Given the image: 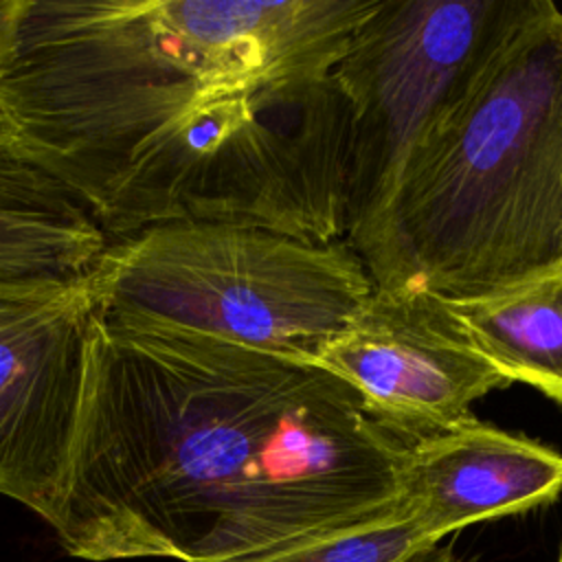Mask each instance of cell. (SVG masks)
<instances>
[{
  "mask_svg": "<svg viewBox=\"0 0 562 562\" xmlns=\"http://www.w3.org/2000/svg\"><path fill=\"white\" fill-rule=\"evenodd\" d=\"M404 459L327 369L97 314L53 529L92 562H239L402 509Z\"/></svg>",
  "mask_w": 562,
  "mask_h": 562,
  "instance_id": "6da1fadb",
  "label": "cell"
},
{
  "mask_svg": "<svg viewBox=\"0 0 562 562\" xmlns=\"http://www.w3.org/2000/svg\"><path fill=\"white\" fill-rule=\"evenodd\" d=\"M382 290L450 301L562 268V9L514 0L479 64L419 136L382 204L345 239Z\"/></svg>",
  "mask_w": 562,
  "mask_h": 562,
  "instance_id": "7a4b0ae2",
  "label": "cell"
},
{
  "mask_svg": "<svg viewBox=\"0 0 562 562\" xmlns=\"http://www.w3.org/2000/svg\"><path fill=\"white\" fill-rule=\"evenodd\" d=\"M101 316L314 364L375 285L345 244L255 226L167 222L108 244L88 279Z\"/></svg>",
  "mask_w": 562,
  "mask_h": 562,
  "instance_id": "3957f363",
  "label": "cell"
},
{
  "mask_svg": "<svg viewBox=\"0 0 562 562\" xmlns=\"http://www.w3.org/2000/svg\"><path fill=\"white\" fill-rule=\"evenodd\" d=\"M512 7L514 0H380L358 26L329 70L347 108V237L382 204Z\"/></svg>",
  "mask_w": 562,
  "mask_h": 562,
  "instance_id": "277c9868",
  "label": "cell"
},
{
  "mask_svg": "<svg viewBox=\"0 0 562 562\" xmlns=\"http://www.w3.org/2000/svg\"><path fill=\"white\" fill-rule=\"evenodd\" d=\"M411 443L476 422L472 404L514 380L443 296L375 288L314 360Z\"/></svg>",
  "mask_w": 562,
  "mask_h": 562,
  "instance_id": "5b68a950",
  "label": "cell"
},
{
  "mask_svg": "<svg viewBox=\"0 0 562 562\" xmlns=\"http://www.w3.org/2000/svg\"><path fill=\"white\" fill-rule=\"evenodd\" d=\"M88 279L55 294L0 301V494L50 527L68 490L90 384L99 312Z\"/></svg>",
  "mask_w": 562,
  "mask_h": 562,
  "instance_id": "8992f818",
  "label": "cell"
},
{
  "mask_svg": "<svg viewBox=\"0 0 562 562\" xmlns=\"http://www.w3.org/2000/svg\"><path fill=\"white\" fill-rule=\"evenodd\" d=\"M560 492L558 450L479 419L406 443L404 501L435 542L549 505Z\"/></svg>",
  "mask_w": 562,
  "mask_h": 562,
  "instance_id": "52a82bcc",
  "label": "cell"
},
{
  "mask_svg": "<svg viewBox=\"0 0 562 562\" xmlns=\"http://www.w3.org/2000/svg\"><path fill=\"white\" fill-rule=\"evenodd\" d=\"M110 239L53 178L0 145V301L86 281Z\"/></svg>",
  "mask_w": 562,
  "mask_h": 562,
  "instance_id": "ba28073f",
  "label": "cell"
},
{
  "mask_svg": "<svg viewBox=\"0 0 562 562\" xmlns=\"http://www.w3.org/2000/svg\"><path fill=\"white\" fill-rule=\"evenodd\" d=\"M446 301L514 382L562 406V268L492 294Z\"/></svg>",
  "mask_w": 562,
  "mask_h": 562,
  "instance_id": "9c48e42d",
  "label": "cell"
},
{
  "mask_svg": "<svg viewBox=\"0 0 562 562\" xmlns=\"http://www.w3.org/2000/svg\"><path fill=\"white\" fill-rule=\"evenodd\" d=\"M432 544L439 542L430 538L408 505H404L382 518L239 562H406Z\"/></svg>",
  "mask_w": 562,
  "mask_h": 562,
  "instance_id": "30bf717a",
  "label": "cell"
},
{
  "mask_svg": "<svg viewBox=\"0 0 562 562\" xmlns=\"http://www.w3.org/2000/svg\"><path fill=\"white\" fill-rule=\"evenodd\" d=\"M20 7H22V0H0V61L4 59L11 46Z\"/></svg>",
  "mask_w": 562,
  "mask_h": 562,
  "instance_id": "8fae6325",
  "label": "cell"
},
{
  "mask_svg": "<svg viewBox=\"0 0 562 562\" xmlns=\"http://www.w3.org/2000/svg\"><path fill=\"white\" fill-rule=\"evenodd\" d=\"M406 562H468L465 555H461L454 547L450 544H432L415 555H411Z\"/></svg>",
  "mask_w": 562,
  "mask_h": 562,
  "instance_id": "7c38bea8",
  "label": "cell"
},
{
  "mask_svg": "<svg viewBox=\"0 0 562 562\" xmlns=\"http://www.w3.org/2000/svg\"><path fill=\"white\" fill-rule=\"evenodd\" d=\"M558 562H562V549H560V555H558Z\"/></svg>",
  "mask_w": 562,
  "mask_h": 562,
  "instance_id": "4fadbf2b",
  "label": "cell"
}]
</instances>
